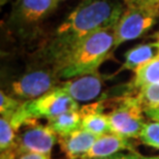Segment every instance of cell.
Here are the masks:
<instances>
[{
  "instance_id": "27",
  "label": "cell",
  "mask_w": 159,
  "mask_h": 159,
  "mask_svg": "<svg viewBox=\"0 0 159 159\" xmlns=\"http://www.w3.org/2000/svg\"><path fill=\"white\" fill-rule=\"evenodd\" d=\"M147 159H149V157H147Z\"/></svg>"
},
{
  "instance_id": "4",
  "label": "cell",
  "mask_w": 159,
  "mask_h": 159,
  "mask_svg": "<svg viewBox=\"0 0 159 159\" xmlns=\"http://www.w3.org/2000/svg\"><path fill=\"white\" fill-rule=\"evenodd\" d=\"M62 81L56 68L48 62L44 66L28 68L9 84V95L23 101L34 100L56 88Z\"/></svg>"
},
{
  "instance_id": "26",
  "label": "cell",
  "mask_w": 159,
  "mask_h": 159,
  "mask_svg": "<svg viewBox=\"0 0 159 159\" xmlns=\"http://www.w3.org/2000/svg\"><path fill=\"white\" fill-rule=\"evenodd\" d=\"M149 159H159V156H156V157H149Z\"/></svg>"
},
{
  "instance_id": "9",
  "label": "cell",
  "mask_w": 159,
  "mask_h": 159,
  "mask_svg": "<svg viewBox=\"0 0 159 159\" xmlns=\"http://www.w3.org/2000/svg\"><path fill=\"white\" fill-rule=\"evenodd\" d=\"M58 86L77 102H91L101 96L104 81L102 75L96 71L62 81Z\"/></svg>"
},
{
  "instance_id": "24",
  "label": "cell",
  "mask_w": 159,
  "mask_h": 159,
  "mask_svg": "<svg viewBox=\"0 0 159 159\" xmlns=\"http://www.w3.org/2000/svg\"><path fill=\"white\" fill-rule=\"evenodd\" d=\"M155 39H156V41H155V44H156L157 47V50H158V55H159V31L155 34Z\"/></svg>"
},
{
  "instance_id": "7",
  "label": "cell",
  "mask_w": 159,
  "mask_h": 159,
  "mask_svg": "<svg viewBox=\"0 0 159 159\" xmlns=\"http://www.w3.org/2000/svg\"><path fill=\"white\" fill-rule=\"evenodd\" d=\"M159 19V11L127 8L114 27L115 49L126 41L136 39L148 32Z\"/></svg>"
},
{
  "instance_id": "2",
  "label": "cell",
  "mask_w": 159,
  "mask_h": 159,
  "mask_svg": "<svg viewBox=\"0 0 159 159\" xmlns=\"http://www.w3.org/2000/svg\"><path fill=\"white\" fill-rule=\"evenodd\" d=\"M115 50L113 29L89 34L70 48L54 64L61 81L94 74Z\"/></svg>"
},
{
  "instance_id": "14",
  "label": "cell",
  "mask_w": 159,
  "mask_h": 159,
  "mask_svg": "<svg viewBox=\"0 0 159 159\" xmlns=\"http://www.w3.org/2000/svg\"><path fill=\"white\" fill-rule=\"evenodd\" d=\"M158 55V50L155 43H142L133 47L128 50L124 56V62L121 68L116 72H121L123 70H133L142 66L145 63L149 62L154 57Z\"/></svg>"
},
{
  "instance_id": "18",
  "label": "cell",
  "mask_w": 159,
  "mask_h": 159,
  "mask_svg": "<svg viewBox=\"0 0 159 159\" xmlns=\"http://www.w3.org/2000/svg\"><path fill=\"white\" fill-rule=\"evenodd\" d=\"M139 141L146 146L159 150V122L151 121L146 122L139 134Z\"/></svg>"
},
{
  "instance_id": "17",
  "label": "cell",
  "mask_w": 159,
  "mask_h": 159,
  "mask_svg": "<svg viewBox=\"0 0 159 159\" xmlns=\"http://www.w3.org/2000/svg\"><path fill=\"white\" fill-rule=\"evenodd\" d=\"M135 95L145 111L159 107V84L145 86L136 91Z\"/></svg>"
},
{
  "instance_id": "8",
  "label": "cell",
  "mask_w": 159,
  "mask_h": 159,
  "mask_svg": "<svg viewBox=\"0 0 159 159\" xmlns=\"http://www.w3.org/2000/svg\"><path fill=\"white\" fill-rule=\"evenodd\" d=\"M27 107L35 119L47 120L63 113L80 110L79 102L62 90L59 86L39 98L27 101Z\"/></svg>"
},
{
  "instance_id": "16",
  "label": "cell",
  "mask_w": 159,
  "mask_h": 159,
  "mask_svg": "<svg viewBox=\"0 0 159 159\" xmlns=\"http://www.w3.org/2000/svg\"><path fill=\"white\" fill-rule=\"evenodd\" d=\"M48 125L58 134V136L67 135L82 128V115L80 110L66 112L48 119Z\"/></svg>"
},
{
  "instance_id": "6",
  "label": "cell",
  "mask_w": 159,
  "mask_h": 159,
  "mask_svg": "<svg viewBox=\"0 0 159 159\" xmlns=\"http://www.w3.org/2000/svg\"><path fill=\"white\" fill-rule=\"evenodd\" d=\"M60 0H17L8 18V25L19 33H30L57 7Z\"/></svg>"
},
{
  "instance_id": "19",
  "label": "cell",
  "mask_w": 159,
  "mask_h": 159,
  "mask_svg": "<svg viewBox=\"0 0 159 159\" xmlns=\"http://www.w3.org/2000/svg\"><path fill=\"white\" fill-rule=\"evenodd\" d=\"M23 100L18 99L1 90L0 92V114L4 115V114L15 112L23 104Z\"/></svg>"
},
{
  "instance_id": "13",
  "label": "cell",
  "mask_w": 159,
  "mask_h": 159,
  "mask_svg": "<svg viewBox=\"0 0 159 159\" xmlns=\"http://www.w3.org/2000/svg\"><path fill=\"white\" fill-rule=\"evenodd\" d=\"M102 100L90 102L80 107V113L82 115V128L93 134L100 136L111 132L109 119Z\"/></svg>"
},
{
  "instance_id": "11",
  "label": "cell",
  "mask_w": 159,
  "mask_h": 159,
  "mask_svg": "<svg viewBox=\"0 0 159 159\" xmlns=\"http://www.w3.org/2000/svg\"><path fill=\"white\" fill-rule=\"evenodd\" d=\"M123 151L136 152L130 139L110 132L98 136L90 150L81 159H103Z\"/></svg>"
},
{
  "instance_id": "12",
  "label": "cell",
  "mask_w": 159,
  "mask_h": 159,
  "mask_svg": "<svg viewBox=\"0 0 159 159\" xmlns=\"http://www.w3.org/2000/svg\"><path fill=\"white\" fill-rule=\"evenodd\" d=\"M97 135L80 128L67 135L58 136V143L65 159H81L90 150Z\"/></svg>"
},
{
  "instance_id": "5",
  "label": "cell",
  "mask_w": 159,
  "mask_h": 159,
  "mask_svg": "<svg viewBox=\"0 0 159 159\" xmlns=\"http://www.w3.org/2000/svg\"><path fill=\"white\" fill-rule=\"evenodd\" d=\"M58 142V134L48 125L37 120L27 123L18 133L14 145L1 152V159H14L25 153H39L52 156V150Z\"/></svg>"
},
{
  "instance_id": "10",
  "label": "cell",
  "mask_w": 159,
  "mask_h": 159,
  "mask_svg": "<svg viewBox=\"0 0 159 159\" xmlns=\"http://www.w3.org/2000/svg\"><path fill=\"white\" fill-rule=\"evenodd\" d=\"M35 119L31 115L27 107V101L17 111L4 114L0 117V150L1 152L7 150L14 145L18 133L22 127Z\"/></svg>"
},
{
  "instance_id": "21",
  "label": "cell",
  "mask_w": 159,
  "mask_h": 159,
  "mask_svg": "<svg viewBox=\"0 0 159 159\" xmlns=\"http://www.w3.org/2000/svg\"><path fill=\"white\" fill-rule=\"evenodd\" d=\"M103 159H147V157L143 156L139 152H128V153L121 152V153H118L111 157H107Z\"/></svg>"
},
{
  "instance_id": "3",
  "label": "cell",
  "mask_w": 159,
  "mask_h": 159,
  "mask_svg": "<svg viewBox=\"0 0 159 159\" xmlns=\"http://www.w3.org/2000/svg\"><path fill=\"white\" fill-rule=\"evenodd\" d=\"M112 109L107 113L111 132L126 139H139L145 122V110L138 96L125 93L107 100Z\"/></svg>"
},
{
  "instance_id": "1",
  "label": "cell",
  "mask_w": 159,
  "mask_h": 159,
  "mask_svg": "<svg viewBox=\"0 0 159 159\" xmlns=\"http://www.w3.org/2000/svg\"><path fill=\"white\" fill-rule=\"evenodd\" d=\"M126 11L122 0H82L56 31L54 40L46 50L51 64L89 34L113 29Z\"/></svg>"
},
{
  "instance_id": "23",
  "label": "cell",
  "mask_w": 159,
  "mask_h": 159,
  "mask_svg": "<svg viewBox=\"0 0 159 159\" xmlns=\"http://www.w3.org/2000/svg\"><path fill=\"white\" fill-rule=\"evenodd\" d=\"M145 114H146V116H147L148 118H150L152 121H158L159 122V107L145 111Z\"/></svg>"
},
{
  "instance_id": "25",
  "label": "cell",
  "mask_w": 159,
  "mask_h": 159,
  "mask_svg": "<svg viewBox=\"0 0 159 159\" xmlns=\"http://www.w3.org/2000/svg\"><path fill=\"white\" fill-rule=\"evenodd\" d=\"M7 1H8V0H1V5H3L4 3H6Z\"/></svg>"
},
{
  "instance_id": "15",
  "label": "cell",
  "mask_w": 159,
  "mask_h": 159,
  "mask_svg": "<svg viewBox=\"0 0 159 159\" xmlns=\"http://www.w3.org/2000/svg\"><path fill=\"white\" fill-rule=\"evenodd\" d=\"M159 84V55L134 70V75L128 85V90L135 94L141 88Z\"/></svg>"
},
{
  "instance_id": "22",
  "label": "cell",
  "mask_w": 159,
  "mask_h": 159,
  "mask_svg": "<svg viewBox=\"0 0 159 159\" xmlns=\"http://www.w3.org/2000/svg\"><path fill=\"white\" fill-rule=\"evenodd\" d=\"M14 159H52V156L50 155H43L39 153H25L19 155Z\"/></svg>"
},
{
  "instance_id": "20",
  "label": "cell",
  "mask_w": 159,
  "mask_h": 159,
  "mask_svg": "<svg viewBox=\"0 0 159 159\" xmlns=\"http://www.w3.org/2000/svg\"><path fill=\"white\" fill-rule=\"evenodd\" d=\"M127 8H139L159 11V0H122Z\"/></svg>"
}]
</instances>
